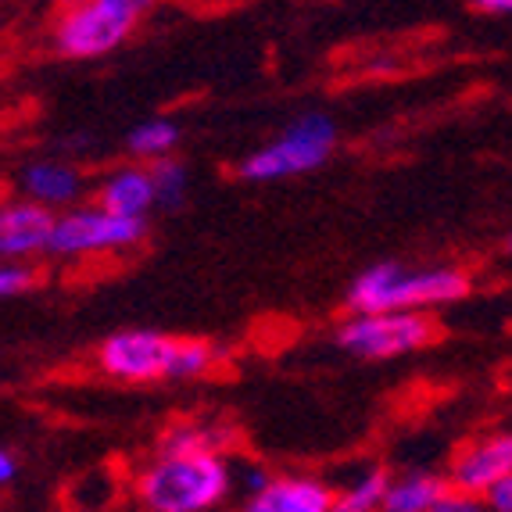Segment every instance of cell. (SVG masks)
I'll return each instance as SVG.
<instances>
[{"instance_id": "1", "label": "cell", "mask_w": 512, "mask_h": 512, "mask_svg": "<svg viewBox=\"0 0 512 512\" xmlns=\"http://www.w3.org/2000/svg\"><path fill=\"white\" fill-rule=\"evenodd\" d=\"M237 473L219 452H154L133 477L144 512H215L233 495Z\"/></svg>"}, {"instance_id": "2", "label": "cell", "mask_w": 512, "mask_h": 512, "mask_svg": "<svg viewBox=\"0 0 512 512\" xmlns=\"http://www.w3.org/2000/svg\"><path fill=\"white\" fill-rule=\"evenodd\" d=\"M470 276L462 269L434 265V269H405L398 262H376L351 280L344 305L351 316L366 312H430L455 305L470 294Z\"/></svg>"}, {"instance_id": "3", "label": "cell", "mask_w": 512, "mask_h": 512, "mask_svg": "<svg viewBox=\"0 0 512 512\" xmlns=\"http://www.w3.org/2000/svg\"><path fill=\"white\" fill-rule=\"evenodd\" d=\"M158 0H72L54 26V47L61 58L90 61L119 51Z\"/></svg>"}, {"instance_id": "4", "label": "cell", "mask_w": 512, "mask_h": 512, "mask_svg": "<svg viewBox=\"0 0 512 512\" xmlns=\"http://www.w3.org/2000/svg\"><path fill=\"white\" fill-rule=\"evenodd\" d=\"M333 147H337V126L330 115L305 111L283 133H276L269 144L251 151L237 165V176L248 183H280L294 180V176H308L330 162Z\"/></svg>"}, {"instance_id": "5", "label": "cell", "mask_w": 512, "mask_h": 512, "mask_svg": "<svg viewBox=\"0 0 512 512\" xmlns=\"http://www.w3.org/2000/svg\"><path fill=\"white\" fill-rule=\"evenodd\" d=\"M437 337L441 326L430 312H366V316H348L337 326L341 351L362 362L402 359L430 348Z\"/></svg>"}, {"instance_id": "6", "label": "cell", "mask_w": 512, "mask_h": 512, "mask_svg": "<svg viewBox=\"0 0 512 512\" xmlns=\"http://www.w3.org/2000/svg\"><path fill=\"white\" fill-rule=\"evenodd\" d=\"M183 337L162 330H115L97 344V369L119 384L176 380Z\"/></svg>"}, {"instance_id": "7", "label": "cell", "mask_w": 512, "mask_h": 512, "mask_svg": "<svg viewBox=\"0 0 512 512\" xmlns=\"http://www.w3.org/2000/svg\"><path fill=\"white\" fill-rule=\"evenodd\" d=\"M147 237V219H126L101 205L90 208H69L54 219L51 251L58 258H94V255H115V251L137 248Z\"/></svg>"}, {"instance_id": "8", "label": "cell", "mask_w": 512, "mask_h": 512, "mask_svg": "<svg viewBox=\"0 0 512 512\" xmlns=\"http://www.w3.org/2000/svg\"><path fill=\"white\" fill-rule=\"evenodd\" d=\"M512 473V434L509 430H495L477 441L462 444L459 452L448 462V484L452 491H466V495H484L487 487H495L502 477Z\"/></svg>"}, {"instance_id": "9", "label": "cell", "mask_w": 512, "mask_h": 512, "mask_svg": "<svg viewBox=\"0 0 512 512\" xmlns=\"http://www.w3.org/2000/svg\"><path fill=\"white\" fill-rule=\"evenodd\" d=\"M333 487L312 473H273L240 498L237 512H330Z\"/></svg>"}, {"instance_id": "10", "label": "cell", "mask_w": 512, "mask_h": 512, "mask_svg": "<svg viewBox=\"0 0 512 512\" xmlns=\"http://www.w3.org/2000/svg\"><path fill=\"white\" fill-rule=\"evenodd\" d=\"M58 215L36 201H4L0 205V262H29L51 251Z\"/></svg>"}, {"instance_id": "11", "label": "cell", "mask_w": 512, "mask_h": 512, "mask_svg": "<svg viewBox=\"0 0 512 512\" xmlns=\"http://www.w3.org/2000/svg\"><path fill=\"white\" fill-rule=\"evenodd\" d=\"M97 205L115 215H126V219H147V212L158 208L151 165H119V169H111L101 180V190H97Z\"/></svg>"}, {"instance_id": "12", "label": "cell", "mask_w": 512, "mask_h": 512, "mask_svg": "<svg viewBox=\"0 0 512 512\" xmlns=\"http://www.w3.org/2000/svg\"><path fill=\"white\" fill-rule=\"evenodd\" d=\"M22 190H26V201H36L43 208H72L83 197L86 176L69 162H33L22 172Z\"/></svg>"}, {"instance_id": "13", "label": "cell", "mask_w": 512, "mask_h": 512, "mask_svg": "<svg viewBox=\"0 0 512 512\" xmlns=\"http://www.w3.org/2000/svg\"><path fill=\"white\" fill-rule=\"evenodd\" d=\"M452 491L448 477L437 470H402L391 473L387 480V498H384V512H430L444 495Z\"/></svg>"}, {"instance_id": "14", "label": "cell", "mask_w": 512, "mask_h": 512, "mask_svg": "<svg viewBox=\"0 0 512 512\" xmlns=\"http://www.w3.org/2000/svg\"><path fill=\"white\" fill-rule=\"evenodd\" d=\"M233 441V430L222 423H205V419H187V423H172L158 437V452H219L226 455Z\"/></svg>"}, {"instance_id": "15", "label": "cell", "mask_w": 512, "mask_h": 512, "mask_svg": "<svg viewBox=\"0 0 512 512\" xmlns=\"http://www.w3.org/2000/svg\"><path fill=\"white\" fill-rule=\"evenodd\" d=\"M387 480H391V473H387L384 466H366L359 477H351L348 484L333 487L330 512H384Z\"/></svg>"}, {"instance_id": "16", "label": "cell", "mask_w": 512, "mask_h": 512, "mask_svg": "<svg viewBox=\"0 0 512 512\" xmlns=\"http://www.w3.org/2000/svg\"><path fill=\"white\" fill-rule=\"evenodd\" d=\"M180 144V126L172 119H144L140 126L129 129L126 147L133 158H144V162H162V158H172Z\"/></svg>"}, {"instance_id": "17", "label": "cell", "mask_w": 512, "mask_h": 512, "mask_svg": "<svg viewBox=\"0 0 512 512\" xmlns=\"http://www.w3.org/2000/svg\"><path fill=\"white\" fill-rule=\"evenodd\" d=\"M151 180H154V197L162 208H176L187 194V165L176 158H162L151 162Z\"/></svg>"}, {"instance_id": "18", "label": "cell", "mask_w": 512, "mask_h": 512, "mask_svg": "<svg viewBox=\"0 0 512 512\" xmlns=\"http://www.w3.org/2000/svg\"><path fill=\"white\" fill-rule=\"evenodd\" d=\"M40 287V273L29 262H0V301Z\"/></svg>"}, {"instance_id": "19", "label": "cell", "mask_w": 512, "mask_h": 512, "mask_svg": "<svg viewBox=\"0 0 512 512\" xmlns=\"http://www.w3.org/2000/svg\"><path fill=\"white\" fill-rule=\"evenodd\" d=\"M430 512H487L484 498L480 495H466V491H448L441 502L434 505Z\"/></svg>"}, {"instance_id": "20", "label": "cell", "mask_w": 512, "mask_h": 512, "mask_svg": "<svg viewBox=\"0 0 512 512\" xmlns=\"http://www.w3.org/2000/svg\"><path fill=\"white\" fill-rule=\"evenodd\" d=\"M480 498H484L487 512H512V473L498 480L495 487H487Z\"/></svg>"}, {"instance_id": "21", "label": "cell", "mask_w": 512, "mask_h": 512, "mask_svg": "<svg viewBox=\"0 0 512 512\" xmlns=\"http://www.w3.org/2000/svg\"><path fill=\"white\" fill-rule=\"evenodd\" d=\"M15 477H18V459H15V452L0 444V487H8Z\"/></svg>"}, {"instance_id": "22", "label": "cell", "mask_w": 512, "mask_h": 512, "mask_svg": "<svg viewBox=\"0 0 512 512\" xmlns=\"http://www.w3.org/2000/svg\"><path fill=\"white\" fill-rule=\"evenodd\" d=\"M473 8L484 15H512V0H473Z\"/></svg>"}, {"instance_id": "23", "label": "cell", "mask_w": 512, "mask_h": 512, "mask_svg": "<svg viewBox=\"0 0 512 512\" xmlns=\"http://www.w3.org/2000/svg\"><path fill=\"white\" fill-rule=\"evenodd\" d=\"M509 251H512V237H509Z\"/></svg>"}]
</instances>
